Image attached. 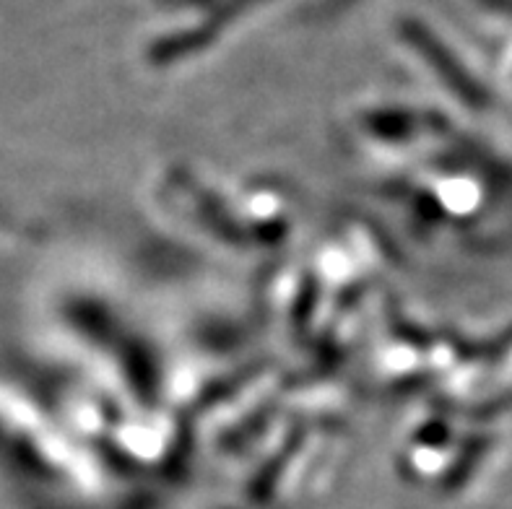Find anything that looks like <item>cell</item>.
<instances>
[{
  "instance_id": "cell-1",
  "label": "cell",
  "mask_w": 512,
  "mask_h": 509,
  "mask_svg": "<svg viewBox=\"0 0 512 509\" xmlns=\"http://www.w3.org/2000/svg\"><path fill=\"white\" fill-rule=\"evenodd\" d=\"M403 34H406V39H409L411 45L427 58V63L445 78V84L453 86L455 91H461L463 97H474L466 73L461 71V65L450 58V52L440 45V39H437L435 34L427 32V29H424L422 24H416V21H409V24L403 26Z\"/></svg>"
}]
</instances>
